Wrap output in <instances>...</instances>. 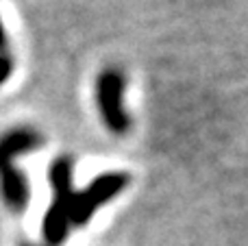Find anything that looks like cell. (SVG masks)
Listing matches in <instances>:
<instances>
[{"label":"cell","instance_id":"3","mask_svg":"<svg viewBox=\"0 0 248 246\" xmlns=\"http://www.w3.org/2000/svg\"><path fill=\"white\" fill-rule=\"evenodd\" d=\"M128 177L124 172H107L96 177L83 192L74 194L72 207H70V225L83 227L92 218V214L100 207L103 203L111 200L126 187Z\"/></svg>","mask_w":248,"mask_h":246},{"label":"cell","instance_id":"1","mask_svg":"<svg viewBox=\"0 0 248 246\" xmlns=\"http://www.w3.org/2000/svg\"><path fill=\"white\" fill-rule=\"evenodd\" d=\"M42 144V135L33 129H11L0 135V190L9 209L22 212L29 205V183L13 166V159Z\"/></svg>","mask_w":248,"mask_h":246},{"label":"cell","instance_id":"4","mask_svg":"<svg viewBox=\"0 0 248 246\" xmlns=\"http://www.w3.org/2000/svg\"><path fill=\"white\" fill-rule=\"evenodd\" d=\"M122 94H124V74L116 68H107L100 72L96 81V98L103 113V120L113 133H126L131 120L122 107Z\"/></svg>","mask_w":248,"mask_h":246},{"label":"cell","instance_id":"2","mask_svg":"<svg viewBox=\"0 0 248 246\" xmlns=\"http://www.w3.org/2000/svg\"><path fill=\"white\" fill-rule=\"evenodd\" d=\"M50 183L55 190L50 209L44 216V240L48 246H61L70 231V207H72V159L59 157L50 166Z\"/></svg>","mask_w":248,"mask_h":246},{"label":"cell","instance_id":"5","mask_svg":"<svg viewBox=\"0 0 248 246\" xmlns=\"http://www.w3.org/2000/svg\"><path fill=\"white\" fill-rule=\"evenodd\" d=\"M11 72H13V57L2 50L0 52V85L11 77Z\"/></svg>","mask_w":248,"mask_h":246},{"label":"cell","instance_id":"7","mask_svg":"<svg viewBox=\"0 0 248 246\" xmlns=\"http://www.w3.org/2000/svg\"><path fill=\"white\" fill-rule=\"evenodd\" d=\"M24 246H35V244H24Z\"/></svg>","mask_w":248,"mask_h":246},{"label":"cell","instance_id":"6","mask_svg":"<svg viewBox=\"0 0 248 246\" xmlns=\"http://www.w3.org/2000/svg\"><path fill=\"white\" fill-rule=\"evenodd\" d=\"M4 46H7V35H4V29H2V22H0V52L4 50Z\"/></svg>","mask_w":248,"mask_h":246}]
</instances>
